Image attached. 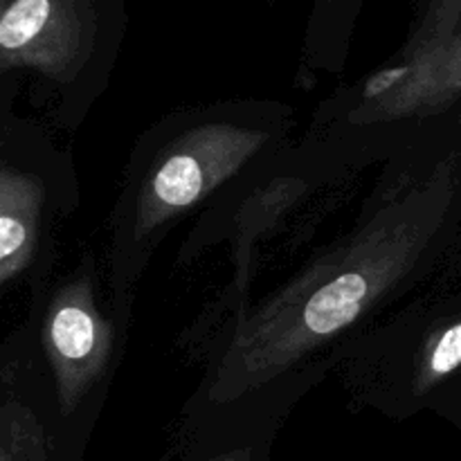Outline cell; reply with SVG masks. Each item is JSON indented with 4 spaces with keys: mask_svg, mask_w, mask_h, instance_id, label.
Instances as JSON below:
<instances>
[{
    "mask_svg": "<svg viewBox=\"0 0 461 461\" xmlns=\"http://www.w3.org/2000/svg\"><path fill=\"white\" fill-rule=\"evenodd\" d=\"M363 7L365 0H313L306 21L304 63L322 68L342 66Z\"/></svg>",
    "mask_w": 461,
    "mask_h": 461,
    "instance_id": "obj_6",
    "label": "cell"
},
{
    "mask_svg": "<svg viewBox=\"0 0 461 461\" xmlns=\"http://www.w3.org/2000/svg\"><path fill=\"white\" fill-rule=\"evenodd\" d=\"M444 176L410 165L336 248L322 252L282 291L239 311L216 340L198 403L288 401L331 347L401 295L423 286L444 221Z\"/></svg>",
    "mask_w": 461,
    "mask_h": 461,
    "instance_id": "obj_1",
    "label": "cell"
},
{
    "mask_svg": "<svg viewBox=\"0 0 461 461\" xmlns=\"http://www.w3.org/2000/svg\"><path fill=\"white\" fill-rule=\"evenodd\" d=\"M291 126V108L279 102H225L183 108L144 131L108 219L111 311L122 327L165 234L255 162L270 160Z\"/></svg>",
    "mask_w": 461,
    "mask_h": 461,
    "instance_id": "obj_2",
    "label": "cell"
},
{
    "mask_svg": "<svg viewBox=\"0 0 461 461\" xmlns=\"http://www.w3.org/2000/svg\"><path fill=\"white\" fill-rule=\"evenodd\" d=\"M126 30V0H0V72L27 77L52 120L75 131L108 88Z\"/></svg>",
    "mask_w": 461,
    "mask_h": 461,
    "instance_id": "obj_3",
    "label": "cell"
},
{
    "mask_svg": "<svg viewBox=\"0 0 461 461\" xmlns=\"http://www.w3.org/2000/svg\"><path fill=\"white\" fill-rule=\"evenodd\" d=\"M117 324L99 306L97 266L90 252L54 286L41 315L39 342L61 419L77 417L104 396L117 360Z\"/></svg>",
    "mask_w": 461,
    "mask_h": 461,
    "instance_id": "obj_5",
    "label": "cell"
},
{
    "mask_svg": "<svg viewBox=\"0 0 461 461\" xmlns=\"http://www.w3.org/2000/svg\"><path fill=\"white\" fill-rule=\"evenodd\" d=\"M461 36V0H426L408 43L439 45Z\"/></svg>",
    "mask_w": 461,
    "mask_h": 461,
    "instance_id": "obj_8",
    "label": "cell"
},
{
    "mask_svg": "<svg viewBox=\"0 0 461 461\" xmlns=\"http://www.w3.org/2000/svg\"><path fill=\"white\" fill-rule=\"evenodd\" d=\"M77 207L72 162L32 122L3 117L0 151V286L41 277L54 221Z\"/></svg>",
    "mask_w": 461,
    "mask_h": 461,
    "instance_id": "obj_4",
    "label": "cell"
},
{
    "mask_svg": "<svg viewBox=\"0 0 461 461\" xmlns=\"http://www.w3.org/2000/svg\"><path fill=\"white\" fill-rule=\"evenodd\" d=\"M210 461H255V450L250 446H243V448H232L228 453H221Z\"/></svg>",
    "mask_w": 461,
    "mask_h": 461,
    "instance_id": "obj_9",
    "label": "cell"
},
{
    "mask_svg": "<svg viewBox=\"0 0 461 461\" xmlns=\"http://www.w3.org/2000/svg\"><path fill=\"white\" fill-rule=\"evenodd\" d=\"M5 387L0 412V461H48L45 428L34 408L18 392Z\"/></svg>",
    "mask_w": 461,
    "mask_h": 461,
    "instance_id": "obj_7",
    "label": "cell"
}]
</instances>
